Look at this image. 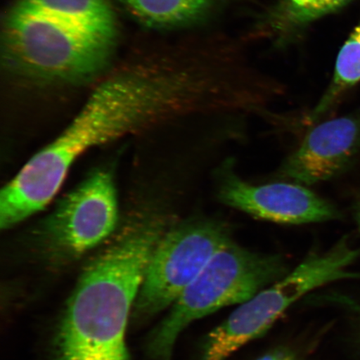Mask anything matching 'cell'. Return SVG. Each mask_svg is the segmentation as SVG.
I'll list each match as a JSON object with an SVG mask.
<instances>
[{
    "label": "cell",
    "instance_id": "cell-8",
    "mask_svg": "<svg viewBox=\"0 0 360 360\" xmlns=\"http://www.w3.org/2000/svg\"><path fill=\"white\" fill-rule=\"evenodd\" d=\"M220 202L255 218L278 224L321 223L340 218L334 205L302 184H253L236 172L226 160L215 173Z\"/></svg>",
    "mask_w": 360,
    "mask_h": 360
},
{
    "label": "cell",
    "instance_id": "cell-13",
    "mask_svg": "<svg viewBox=\"0 0 360 360\" xmlns=\"http://www.w3.org/2000/svg\"><path fill=\"white\" fill-rule=\"evenodd\" d=\"M256 360H296L294 357V355L291 354H288L287 352H283V351H276V352H272L269 354H266L263 355L262 357H260Z\"/></svg>",
    "mask_w": 360,
    "mask_h": 360
},
{
    "label": "cell",
    "instance_id": "cell-4",
    "mask_svg": "<svg viewBox=\"0 0 360 360\" xmlns=\"http://www.w3.org/2000/svg\"><path fill=\"white\" fill-rule=\"evenodd\" d=\"M289 273L278 255L256 253L229 241L169 309L148 340L154 360H170L176 342L193 322L231 305H240Z\"/></svg>",
    "mask_w": 360,
    "mask_h": 360
},
{
    "label": "cell",
    "instance_id": "cell-10",
    "mask_svg": "<svg viewBox=\"0 0 360 360\" xmlns=\"http://www.w3.org/2000/svg\"><path fill=\"white\" fill-rule=\"evenodd\" d=\"M135 20L153 29L186 28L209 20L226 0H119Z\"/></svg>",
    "mask_w": 360,
    "mask_h": 360
},
{
    "label": "cell",
    "instance_id": "cell-5",
    "mask_svg": "<svg viewBox=\"0 0 360 360\" xmlns=\"http://www.w3.org/2000/svg\"><path fill=\"white\" fill-rule=\"evenodd\" d=\"M359 251L342 240L327 253L314 255L294 271L260 290L238 307L206 338L202 360H226L258 339L301 297L328 283L353 278L347 268Z\"/></svg>",
    "mask_w": 360,
    "mask_h": 360
},
{
    "label": "cell",
    "instance_id": "cell-3",
    "mask_svg": "<svg viewBox=\"0 0 360 360\" xmlns=\"http://www.w3.org/2000/svg\"><path fill=\"white\" fill-rule=\"evenodd\" d=\"M160 222L128 228L81 274L58 327L53 360H130L125 335Z\"/></svg>",
    "mask_w": 360,
    "mask_h": 360
},
{
    "label": "cell",
    "instance_id": "cell-11",
    "mask_svg": "<svg viewBox=\"0 0 360 360\" xmlns=\"http://www.w3.org/2000/svg\"><path fill=\"white\" fill-rule=\"evenodd\" d=\"M360 81V24L342 46L335 63L334 76L328 88L310 112V123H317L340 97Z\"/></svg>",
    "mask_w": 360,
    "mask_h": 360
},
{
    "label": "cell",
    "instance_id": "cell-2",
    "mask_svg": "<svg viewBox=\"0 0 360 360\" xmlns=\"http://www.w3.org/2000/svg\"><path fill=\"white\" fill-rule=\"evenodd\" d=\"M116 39L108 0H16L4 21V62L20 77L78 83L105 69Z\"/></svg>",
    "mask_w": 360,
    "mask_h": 360
},
{
    "label": "cell",
    "instance_id": "cell-12",
    "mask_svg": "<svg viewBox=\"0 0 360 360\" xmlns=\"http://www.w3.org/2000/svg\"><path fill=\"white\" fill-rule=\"evenodd\" d=\"M353 0H281L276 13V27L297 29L347 6Z\"/></svg>",
    "mask_w": 360,
    "mask_h": 360
},
{
    "label": "cell",
    "instance_id": "cell-6",
    "mask_svg": "<svg viewBox=\"0 0 360 360\" xmlns=\"http://www.w3.org/2000/svg\"><path fill=\"white\" fill-rule=\"evenodd\" d=\"M231 240L222 220H187L164 233L155 247L131 316L143 322L169 309L211 258Z\"/></svg>",
    "mask_w": 360,
    "mask_h": 360
},
{
    "label": "cell",
    "instance_id": "cell-9",
    "mask_svg": "<svg viewBox=\"0 0 360 360\" xmlns=\"http://www.w3.org/2000/svg\"><path fill=\"white\" fill-rule=\"evenodd\" d=\"M359 150L360 116L323 121L283 162L281 175L304 186L326 181L347 168Z\"/></svg>",
    "mask_w": 360,
    "mask_h": 360
},
{
    "label": "cell",
    "instance_id": "cell-7",
    "mask_svg": "<svg viewBox=\"0 0 360 360\" xmlns=\"http://www.w3.org/2000/svg\"><path fill=\"white\" fill-rule=\"evenodd\" d=\"M118 218L114 180L98 170L58 202L40 229V241L55 257H79L112 235Z\"/></svg>",
    "mask_w": 360,
    "mask_h": 360
},
{
    "label": "cell",
    "instance_id": "cell-14",
    "mask_svg": "<svg viewBox=\"0 0 360 360\" xmlns=\"http://www.w3.org/2000/svg\"><path fill=\"white\" fill-rule=\"evenodd\" d=\"M357 218H358L359 226V229H360V208H359V212H358Z\"/></svg>",
    "mask_w": 360,
    "mask_h": 360
},
{
    "label": "cell",
    "instance_id": "cell-1",
    "mask_svg": "<svg viewBox=\"0 0 360 360\" xmlns=\"http://www.w3.org/2000/svg\"><path fill=\"white\" fill-rule=\"evenodd\" d=\"M220 86L208 62L192 52L141 63L94 90L58 136L27 162L0 196V227L10 229L49 204L79 157L94 147L186 114H212Z\"/></svg>",
    "mask_w": 360,
    "mask_h": 360
}]
</instances>
